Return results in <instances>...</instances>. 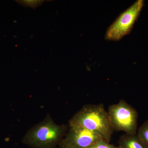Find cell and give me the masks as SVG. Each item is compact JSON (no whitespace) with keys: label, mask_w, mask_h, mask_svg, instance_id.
I'll use <instances>...</instances> for the list:
<instances>
[{"label":"cell","mask_w":148,"mask_h":148,"mask_svg":"<svg viewBox=\"0 0 148 148\" xmlns=\"http://www.w3.org/2000/svg\"><path fill=\"white\" fill-rule=\"evenodd\" d=\"M67 130V125L56 124L48 114L27 131L22 141L32 148H56Z\"/></svg>","instance_id":"cell-2"},{"label":"cell","mask_w":148,"mask_h":148,"mask_svg":"<svg viewBox=\"0 0 148 148\" xmlns=\"http://www.w3.org/2000/svg\"><path fill=\"white\" fill-rule=\"evenodd\" d=\"M108 113L114 130L123 131L125 134H137L138 113L124 100L109 106Z\"/></svg>","instance_id":"cell-3"},{"label":"cell","mask_w":148,"mask_h":148,"mask_svg":"<svg viewBox=\"0 0 148 148\" xmlns=\"http://www.w3.org/2000/svg\"><path fill=\"white\" fill-rule=\"evenodd\" d=\"M87 148H119V147L111 145L105 140H101L92 144Z\"/></svg>","instance_id":"cell-8"},{"label":"cell","mask_w":148,"mask_h":148,"mask_svg":"<svg viewBox=\"0 0 148 148\" xmlns=\"http://www.w3.org/2000/svg\"><path fill=\"white\" fill-rule=\"evenodd\" d=\"M69 126L95 132L109 143L114 131L108 111L102 104L84 105L69 120Z\"/></svg>","instance_id":"cell-1"},{"label":"cell","mask_w":148,"mask_h":148,"mask_svg":"<svg viewBox=\"0 0 148 148\" xmlns=\"http://www.w3.org/2000/svg\"><path fill=\"white\" fill-rule=\"evenodd\" d=\"M69 127L66 137L59 144L60 148H87L98 141L104 140L101 135L82 127Z\"/></svg>","instance_id":"cell-5"},{"label":"cell","mask_w":148,"mask_h":148,"mask_svg":"<svg viewBox=\"0 0 148 148\" xmlns=\"http://www.w3.org/2000/svg\"><path fill=\"white\" fill-rule=\"evenodd\" d=\"M137 135L148 148V119L139 128Z\"/></svg>","instance_id":"cell-7"},{"label":"cell","mask_w":148,"mask_h":148,"mask_svg":"<svg viewBox=\"0 0 148 148\" xmlns=\"http://www.w3.org/2000/svg\"><path fill=\"white\" fill-rule=\"evenodd\" d=\"M144 5V1L138 0L120 14L107 30L106 39L116 41L129 34L140 16Z\"/></svg>","instance_id":"cell-4"},{"label":"cell","mask_w":148,"mask_h":148,"mask_svg":"<svg viewBox=\"0 0 148 148\" xmlns=\"http://www.w3.org/2000/svg\"><path fill=\"white\" fill-rule=\"evenodd\" d=\"M119 148H148L138 137L137 134L131 135L125 134L120 138Z\"/></svg>","instance_id":"cell-6"},{"label":"cell","mask_w":148,"mask_h":148,"mask_svg":"<svg viewBox=\"0 0 148 148\" xmlns=\"http://www.w3.org/2000/svg\"><path fill=\"white\" fill-rule=\"evenodd\" d=\"M43 1H19L18 2L24 6L36 8L40 5Z\"/></svg>","instance_id":"cell-9"}]
</instances>
